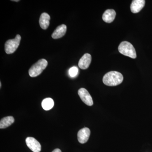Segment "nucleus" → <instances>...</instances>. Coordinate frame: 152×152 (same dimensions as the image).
Segmentation results:
<instances>
[{"label":"nucleus","instance_id":"f257e3e1","mask_svg":"<svg viewBox=\"0 0 152 152\" xmlns=\"http://www.w3.org/2000/svg\"><path fill=\"white\" fill-rule=\"evenodd\" d=\"M124 77L121 73L116 71H111L104 76L103 82L106 86H115L122 83Z\"/></svg>","mask_w":152,"mask_h":152},{"label":"nucleus","instance_id":"f03ea898","mask_svg":"<svg viewBox=\"0 0 152 152\" xmlns=\"http://www.w3.org/2000/svg\"><path fill=\"white\" fill-rule=\"evenodd\" d=\"M48 65L47 60L41 59L31 66L29 70V75L32 77H37L40 75Z\"/></svg>","mask_w":152,"mask_h":152},{"label":"nucleus","instance_id":"7ed1b4c3","mask_svg":"<svg viewBox=\"0 0 152 152\" xmlns=\"http://www.w3.org/2000/svg\"><path fill=\"white\" fill-rule=\"evenodd\" d=\"M119 52L122 54L133 59L137 58V54L132 44L124 41L122 42L118 46Z\"/></svg>","mask_w":152,"mask_h":152},{"label":"nucleus","instance_id":"20e7f679","mask_svg":"<svg viewBox=\"0 0 152 152\" xmlns=\"http://www.w3.org/2000/svg\"><path fill=\"white\" fill-rule=\"evenodd\" d=\"M21 37L20 35H17L15 38L7 41L5 44V51L7 54L13 53L18 48L20 42Z\"/></svg>","mask_w":152,"mask_h":152},{"label":"nucleus","instance_id":"39448f33","mask_svg":"<svg viewBox=\"0 0 152 152\" xmlns=\"http://www.w3.org/2000/svg\"><path fill=\"white\" fill-rule=\"evenodd\" d=\"M78 94L82 101L85 104L89 106L93 105L94 102L92 98L86 89L84 88H81L78 90Z\"/></svg>","mask_w":152,"mask_h":152},{"label":"nucleus","instance_id":"423d86ee","mask_svg":"<svg viewBox=\"0 0 152 152\" xmlns=\"http://www.w3.org/2000/svg\"><path fill=\"white\" fill-rule=\"evenodd\" d=\"M26 143L29 148L34 152H40L41 151L40 144L35 139L28 137L26 140Z\"/></svg>","mask_w":152,"mask_h":152},{"label":"nucleus","instance_id":"0eeeda50","mask_svg":"<svg viewBox=\"0 0 152 152\" xmlns=\"http://www.w3.org/2000/svg\"><path fill=\"white\" fill-rule=\"evenodd\" d=\"M91 134V131L88 128H84L79 131L77 134L78 140L81 144L88 142Z\"/></svg>","mask_w":152,"mask_h":152},{"label":"nucleus","instance_id":"6e6552de","mask_svg":"<svg viewBox=\"0 0 152 152\" xmlns=\"http://www.w3.org/2000/svg\"><path fill=\"white\" fill-rule=\"evenodd\" d=\"M91 56L90 54H85L79 61V67L82 69H88L91 62Z\"/></svg>","mask_w":152,"mask_h":152},{"label":"nucleus","instance_id":"1a4fd4ad","mask_svg":"<svg viewBox=\"0 0 152 152\" xmlns=\"http://www.w3.org/2000/svg\"><path fill=\"white\" fill-rule=\"evenodd\" d=\"M145 1L144 0H134L130 6L131 10L133 13L140 12L145 6Z\"/></svg>","mask_w":152,"mask_h":152},{"label":"nucleus","instance_id":"9d476101","mask_svg":"<svg viewBox=\"0 0 152 152\" xmlns=\"http://www.w3.org/2000/svg\"><path fill=\"white\" fill-rule=\"evenodd\" d=\"M66 30L67 27L65 25L62 24L59 26L52 34V38L54 39L61 38L65 34Z\"/></svg>","mask_w":152,"mask_h":152},{"label":"nucleus","instance_id":"9b49d317","mask_svg":"<svg viewBox=\"0 0 152 152\" xmlns=\"http://www.w3.org/2000/svg\"><path fill=\"white\" fill-rule=\"evenodd\" d=\"M116 12L113 9L107 10L102 16L103 20L107 23H111L113 21L116 16Z\"/></svg>","mask_w":152,"mask_h":152},{"label":"nucleus","instance_id":"f8f14e48","mask_svg":"<svg viewBox=\"0 0 152 152\" xmlns=\"http://www.w3.org/2000/svg\"><path fill=\"white\" fill-rule=\"evenodd\" d=\"M50 17L48 14L45 12L43 13L41 15L39 20L41 28L44 30L47 29L50 25Z\"/></svg>","mask_w":152,"mask_h":152},{"label":"nucleus","instance_id":"ddd939ff","mask_svg":"<svg viewBox=\"0 0 152 152\" xmlns=\"http://www.w3.org/2000/svg\"><path fill=\"white\" fill-rule=\"evenodd\" d=\"M15 122L12 116H7L3 118L0 121V129H4L10 126Z\"/></svg>","mask_w":152,"mask_h":152},{"label":"nucleus","instance_id":"4468645a","mask_svg":"<svg viewBox=\"0 0 152 152\" xmlns=\"http://www.w3.org/2000/svg\"><path fill=\"white\" fill-rule=\"evenodd\" d=\"M54 102L53 99L50 98L44 99L42 103V106L45 110L48 111L53 108Z\"/></svg>","mask_w":152,"mask_h":152},{"label":"nucleus","instance_id":"2eb2a0df","mask_svg":"<svg viewBox=\"0 0 152 152\" xmlns=\"http://www.w3.org/2000/svg\"><path fill=\"white\" fill-rule=\"evenodd\" d=\"M69 75L72 77H74L77 75L78 69L76 66L72 67L69 70Z\"/></svg>","mask_w":152,"mask_h":152},{"label":"nucleus","instance_id":"dca6fc26","mask_svg":"<svg viewBox=\"0 0 152 152\" xmlns=\"http://www.w3.org/2000/svg\"><path fill=\"white\" fill-rule=\"evenodd\" d=\"M52 152H62L61 151V150L59 149H55L54 150V151H53Z\"/></svg>","mask_w":152,"mask_h":152},{"label":"nucleus","instance_id":"f3484780","mask_svg":"<svg viewBox=\"0 0 152 152\" xmlns=\"http://www.w3.org/2000/svg\"><path fill=\"white\" fill-rule=\"evenodd\" d=\"M12 1H13L18 2L20 1H19V0H17V1H16V0H14V1H13V0H12Z\"/></svg>","mask_w":152,"mask_h":152},{"label":"nucleus","instance_id":"a211bd4d","mask_svg":"<svg viewBox=\"0 0 152 152\" xmlns=\"http://www.w3.org/2000/svg\"><path fill=\"white\" fill-rule=\"evenodd\" d=\"M1 83L0 82V88H1Z\"/></svg>","mask_w":152,"mask_h":152}]
</instances>
